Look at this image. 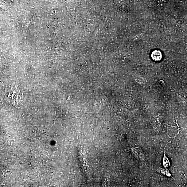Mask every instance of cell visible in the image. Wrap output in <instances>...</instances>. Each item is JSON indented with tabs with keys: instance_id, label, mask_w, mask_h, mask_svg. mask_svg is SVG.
<instances>
[{
	"instance_id": "1",
	"label": "cell",
	"mask_w": 187,
	"mask_h": 187,
	"mask_svg": "<svg viewBox=\"0 0 187 187\" xmlns=\"http://www.w3.org/2000/svg\"><path fill=\"white\" fill-rule=\"evenodd\" d=\"M151 56L154 60L158 61L161 60L162 58V53L159 50H155L152 53Z\"/></svg>"
}]
</instances>
